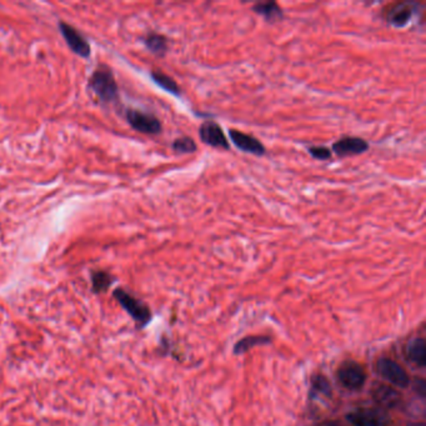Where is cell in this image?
<instances>
[{"mask_svg": "<svg viewBox=\"0 0 426 426\" xmlns=\"http://www.w3.org/2000/svg\"><path fill=\"white\" fill-rule=\"evenodd\" d=\"M307 150L315 159L327 160L332 158V150L327 147H310Z\"/></svg>", "mask_w": 426, "mask_h": 426, "instance_id": "cell-21", "label": "cell"}, {"mask_svg": "<svg viewBox=\"0 0 426 426\" xmlns=\"http://www.w3.org/2000/svg\"><path fill=\"white\" fill-rule=\"evenodd\" d=\"M338 378L343 387H347L349 390H358L365 384L367 373L359 363L347 360L338 369Z\"/></svg>", "mask_w": 426, "mask_h": 426, "instance_id": "cell-4", "label": "cell"}, {"mask_svg": "<svg viewBox=\"0 0 426 426\" xmlns=\"http://www.w3.org/2000/svg\"><path fill=\"white\" fill-rule=\"evenodd\" d=\"M407 356L409 359L416 364L418 367H423L426 365V343L423 338H416L412 340L407 345Z\"/></svg>", "mask_w": 426, "mask_h": 426, "instance_id": "cell-15", "label": "cell"}, {"mask_svg": "<svg viewBox=\"0 0 426 426\" xmlns=\"http://www.w3.org/2000/svg\"><path fill=\"white\" fill-rule=\"evenodd\" d=\"M173 149L179 154L195 153L196 152V143L190 136H183L174 140Z\"/></svg>", "mask_w": 426, "mask_h": 426, "instance_id": "cell-20", "label": "cell"}, {"mask_svg": "<svg viewBox=\"0 0 426 426\" xmlns=\"http://www.w3.org/2000/svg\"><path fill=\"white\" fill-rule=\"evenodd\" d=\"M59 29L60 33L64 37V39L73 53L79 55L81 58H88L90 55L92 48L89 45L87 39L75 28L69 26L68 23L60 21Z\"/></svg>", "mask_w": 426, "mask_h": 426, "instance_id": "cell-7", "label": "cell"}, {"mask_svg": "<svg viewBox=\"0 0 426 426\" xmlns=\"http://www.w3.org/2000/svg\"><path fill=\"white\" fill-rule=\"evenodd\" d=\"M229 136H230V140L233 141L234 145L240 149L241 152L258 155V156H263L267 153L263 143L252 135H249V134L243 133V132L236 130V129H230Z\"/></svg>", "mask_w": 426, "mask_h": 426, "instance_id": "cell-10", "label": "cell"}, {"mask_svg": "<svg viewBox=\"0 0 426 426\" xmlns=\"http://www.w3.org/2000/svg\"><path fill=\"white\" fill-rule=\"evenodd\" d=\"M374 400L379 404L380 407L392 409V407H398L400 403V394L387 385L378 384L374 387L373 390Z\"/></svg>", "mask_w": 426, "mask_h": 426, "instance_id": "cell-12", "label": "cell"}, {"mask_svg": "<svg viewBox=\"0 0 426 426\" xmlns=\"http://www.w3.org/2000/svg\"><path fill=\"white\" fill-rule=\"evenodd\" d=\"M318 395V394H323L325 396H330L332 395V387H330V383L329 380L323 376L321 374L318 375H314L313 379H312V392H310V396L313 398L314 395Z\"/></svg>", "mask_w": 426, "mask_h": 426, "instance_id": "cell-19", "label": "cell"}, {"mask_svg": "<svg viewBox=\"0 0 426 426\" xmlns=\"http://www.w3.org/2000/svg\"><path fill=\"white\" fill-rule=\"evenodd\" d=\"M199 136L201 141L209 147L221 148L225 150L230 149L223 128L215 121H204L199 129Z\"/></svg>", "mask_w": 426, "mask_h": 426, "instance_id": "cell-8", "label": "cell"}, {"mask_svg": "<svg viewBox=\"0 0 426 426\" xmlns=\"http://www.w3.org/2000/svg\"><path fill=\"white\" fill-rule=\"evenodd\" d=\"M419 4L415 1H400L394 3L383 9L381 17L387 24L395 28H405L413 21L414 18L419 12Z\"/></svg>", "mask_w": 426, "mask_h": 426, "instance_id": "cell-3", "label": "cell"}, {"mask_svg": "<svg viewBox=\"0 0 426 426\" xmlns=\"http://www.w3.org/2000/svg\"><path fill=\"white\" fill-rule=\"evenodd\" d=\"M376 369L380 375L389 383L398 387H407L410 384V379L407 372L400 367L398 363L387 358H381L376 363Z\"/></svg>", "mask_w": 426, "mask_h": 426, "instance_id": "cell-5", "label": "cell"}, {"mask_svg": "<svg viewBox=\"0 0 426 426\" xmlns=\"http://www.w3.org/2000/svg\"><path fill=\"white\" fill-rule=\"evenodd\" d=\"M369 150V143L367 140L361 139L358 136H345L334 143L332 152L338 156H350V155H359Z\"/></svg>", "mask_w": 426, "mask_h": 426, "instance_id": "cell-11", "label": "cell"}, {"mask_svg": "<svg viewBox=\"0 0 426 426\" xmlns=\"http://www.w3.org/2000/svg\"><path fill=\"white\" fill-rule=\"evenodd\" d=\"M150 75H152V79H153L154 83L156 85H159L161 89H164L168 93L173 94L175 97H179L180 88L178 85V83L173 78H170L167 74L161 73V72H158V70H154Z\"/></svg>", "mask_w": 426, "mask_h": 426, "instance_id": "cell-16", "label": "cell"}, {"mask_svg": "<svg viewBox=\"0 0 426 426\" xmlns=\"http://www.w3.org/2000/svg\"><path fill=\"white\" fill-rule=\"evenodd\" d=\"M320 426H343L340 425L339 423H335V421H327V423H324V424H321Z\"/></svg>", "mask_w": 426, "mask_h": 426, "instance_id": "cell-22", "label": "cell"}, {"mask_svg": "<svg viewBox=\"0 0 426 426\" xmlns=\"http://www.w3.org/2000/svg\"><path fill=\"white\" fill-rule=\"evenodd\" d=\"M272 343V338L265 336V335H253V336H245L243 339L239 340L235 345H234L233 353L235 355H241V354L250 352L253 347H260V345H267Z\"/></svg>", "mask_w": 426, "mask_h": 426, "instance_id": "cell-14", "label": "cell"}, {"mask_svg": "<svg viewBox=\"0 0 426 426\" xmlns=\"http://www.w3.org/2000/svg\"><path fill=\"white\" fill-rule=\"evenodd\" d=\"M347 420L354 426H384L385 415L380 409H356L347 415Z\"/></svg>", "mask_w": 426, "mask_h": 426, "instance_id": "cell-9", "label": "cell"}, {"mask_svg": "<svg viewBox=\"0 0 426 426\" xmlns=\"http://www.w3.org/2000/svg\"><path fill=\"white\" fill-rule=\"evenodd\" d=\"M89 87L104 103H112L118 98V84L113 73L107 68H99L89 80Z\"/></svg>", "mask_w": 426, "mask_h": 426, "instance_id": "cell-2", "label": "cell"}, {"mask_svg": "<svg viewBox=\"0 0 426 426\" xmlns=\"http://www.w3.org/2000/svg\"><path fill=\"white\" fill-rule=\"evenodd\" d=\"M145 47L155 54V55H164L168 50V39L165 37L160 35V34L150 33L148 34L147 38L144 39Z\"/></svg>", "mask_w": 426, "mask_h": 426, "instance_id": "cell-18", "label": "cell"}, {"mask_svg": "<svg viewBox=\"0 0 426 426\" xmlns=\"http://www.w3.org/2000/svg\"><path fill=\"white\" fill-rule=\"evenodd\" d=\"M114 278L107 272H93L92 273V290L94 294H101L108 292V289L112 287Z\"/></svg>", "mask_w": 426, "mask_h": 426, "instance_id": "cell-17", "label": "cell"}, {"mask_svg": "<svg viewBox=\"0 0 426 426\" xmlns=\"http://www.w3.org/2000/svg\"><path fill=\"white\" fill-rule=\"evenodd\" d=\"M114 299L119 303L120 307H123L129 316L134 320L138 329L147 327L148 324L153 319L152 310L149 309L145 303L135 298L134 295L128 293L127 290L118 287L113 293Z\"/></svg>", "mask_w": 426, "mask_h": 426, "instance_id": "cell-1", "label": "cell"}, {"mask_svg": "<svg viewBox=\"0 0 426 426\" xmlns=\"http://www.w3.org/2000/svg\"><path fill=\"white\" fill-rule=\"evenodd\" d=\"M409 426H426L424 423H415V424H410Z\"/></svg>", "mask_w": 426, "mask_h": 426, "instance_id": "cell-23", "label": "cell"}, {"mask_svg": "<svg viewBox=\"0 0 426 426\" xmlns=\"http://www.w3.org/2000/svg\"><path fill=\"white\" fill-rule=\"evenodd\" d=\"M128 123L136 132L144 134H159L161 132V123L152 114L144 113L136 109H128Z\"/></svg>", "mask_w": 426, "mask_h": 426, "instance_id": "cell-6", "label": "cell"}, {"mask_svg": "<svg viewBox=\"0 0 426 426\" xmlns=\"http://www.w3.org/2000/svg\"><path fill=\"white\" fill-rule=\"evenodd\" d=\"M253 10L256 14L261 15L267 23H276L284 19V12L275 1H261L255 4Z\"/></svg>", "mask_w": 426, "mask_h": 426, "instance_id": "cell-13", "label": "cell"}]
</instances>
